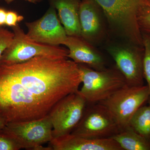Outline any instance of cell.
Segmentation results:
<instances>
[{
    "mask_svg": "<svg viewBox=\"0 0 150 150\" xmlns=\"http://www.w3.org/2000/svg\"><path fill=\"white\" fill-rule=\"evenodd\" d=\"M81 83L78 64L68 58L38 56L0 65V115L7 123L41 119Z\"/></svg>",
    "mask_w": 150,
    "mask_h": 150,
    "instance_id": "6da1fadb",
    "label": "cell"
},
{
    "mask_svg": "<svg viewBox=\"0 0 150 150\" xmlns=\"http://www.w3.org/2000/svg\"><path fill=\"white\" fill-rule=\"evenodd\" d=\"M102 9L110 32L123 41L143 46L138 23L140 13L150 0H95Z\"/></svg>",
    "mask_w": 150,
    "mask_h": 150,
    "instance_id": "7a4b0ae2",
    "label": "cell"
},
{
    "mask_svg": "<svg viewBox=\"0 0 150 150\" xmlns=\"http://www.w3.org/2000/svg\"><path fill=\"white\" fill-rule=\"evenodd\" d=\"M82 86L78 91L87 104L105 100L126 84L116 67L96 70L87 65L78 64Z\"/></svg>",
    "mask_w": 150,
    "mask_h": 150,
    "instance_id": "3957f363",
    "label": "cell"
},
{
    "mask_svg": "<svg viewBox=\"0 0 150 150\" xmlns=\"http://www.w3.org/2000/svg\"><path fill=\"white\" fill-rule=\"evenodd\" d=\"M12 28L14 33L13 39L1 56L0 65L22 63L38 56L68 58V49L33 40L18 24Z\"/></svg>",
    "mask_w": 150,
    "mask_h": 150,
    "instance_id": "277c9868",
    "label": "cell"
},
{
    "mask_svg": "<svg viewBox=\"0 0 150 150\" xmlns=\"http://www.w3.org/2000/svg\"><path fill=\"white\" fill-rule=\"evenodd\" d=\"M52 130L48 115L38 120L7 123L2 131L14 140L21 149L51 150L48 146L43 145L53 139Z\"/></svg>",
    "mask_w": 150,
    "mask_h": 150,
    "instance_id": "5b68a950",
    "label": "cell"
},
{
    "mask_svg": "<svg viewBox=\"0 0 150 150\" xmlns=\"http://www.w3.org/2000/svg\"><path fill=\"white\" fill-rule=\"evenodd\" d=\"M149 97L147 86H133L126 84L99 103L110 111L121 130L129 126L132 116L139 108L148 102Z\"/></svg>",
    "mask_w": 150,
    "mask_h": 150,
    "instance_id": "8992f818",
    "label": "cell"
},
{
    "mask_svg": "<svg viewBox=\"0 0 150 150\" xmlns=\"http://www.w3.org/2000/svg\"><path fill=\"white\" fill-rule=\"evenodd\" d=\"M121 131L110 111L101 103L89 104L71 134L90 139L111 138Z\"/></svg>",
    "mask_w": 150,
    "mask_h": 150,
    "instance_id": "52a82bcc",
    "label": "cell"
},
{
    "mask_svg": "<svg viewBox=\"0 0 150 150\" xmlns=\"http://www.w3.org/2000/svg\"><path fill=\"white\" fill-rule=\"evenodd\" d=\"M124 42L110 44L107 47V52L114 60L115 67L123 75L127 85H144V47Z\"/></svg>",
    "mask_w": 150,
    "mask_h": 150,
    "instance_id": "ba28073f",
    "label": "cell"
},
{
    "mask_svg": "<svg viewBox=\"0 0 150 150\" xmlns=\"http://www.w3.org/2000/svg\"><path fill=\"white\" fill-rule=\"evenodd\" d=\"M87 105L78 91L58 101L48 114L53 126V139L71 134L80 121Z\"/></svg>",
    "mask_w": 150,
    "mask_h": 150,
    "instance_id": "9c48e42d",
    "label": "cell"
},
{
    "mask_svg": "<svg viewBox=\"0 0 150 150\" xmlns=\"http://www.w3.org/2000/svg\"><path fill=\"white\" fill-rule=\"evenodd\" d=\"M28 36L33 40L51 46L63 45L67 35L56 13L50 6L42 17L35 21L25 22Z\"/></svg>",
    "mask_w": 150,
    "mask_h": 150,
    "instance_id": "30bf717a",
    "label": "cell"
},
{
    "mask_svg": "<svg viewBox=\"0 0 150 150\" xmlns=\"http://www.w3.org/2000/svg\"><path fill=\"white\" fill-rule=\"evenodd\" d=\"M79 18L81 37L94 46L104 40L107 35V21L95 0H81Z\"/></svg>",
    "mask_w": 150,
    "mask_h": 150,
    "instance_id": "8fae6325",
    "label": "cell"
},
{
    "mask_svg": "<svg viewBox=\"0 0 150 150\" xmlns=\"http://www.w3.org/2000/svg\"><path fill=\"white\" fill-rule=\"evenodd\" d=\"M48 146L51 150H123L112 138L90 139L71 134L54 138Z\"/></svg>",
    "mask_w": 150,
    "mask_h": 150,
    "instance_id": "7c38bea8",
    "label": "cell"
},
{
    "mask_svg": "<svg viewBox=\"0 0 150 150\" xmlns=\"http://www.w3.org/2000/svg\"><path fill=\"white\" fill-rule=\"evenodd\" d=\"M63 45L69 50L68 58L76 64L87 65L96 70L105 69V61L102 55L93 45L81 36L67 35Z\"/></svg>",
    "mask_w": 150,
    "mask_h": 150,
    "instance_id": "4fadbf2b",
    "label": "cell"
},
{
    "mask_svg": "<svg viewBox=\"0 0 150 150\" xmlns=\"http://www.w3.org/2000/svg\"><path fill=\"white\" fill-rule=\"evenodd\" d=\"M58 11V16L67 35L81 36L79 11L81 0H48Z\"/></svg>",
    "mask_w": 150,
    "mask_h": 150,
    "instance_id": "5bb4252c",
    "label": "cell"
},
{
    "mask_svg": "<svg viewBox=\"0 0 150 150\" xmlns=\"http://www.w3.org/2000/svg\"><path fill=\"white\" fill-rule=\"evenodd\" d=\"M111 138L123 150H150V142L129 126Z\"/></svg>",
    "mask_w": 150,
    "mask_h": 150,
    "instance_id": "9a60e30c",
    "label": "cell"
},
{
    "mask_svg": "<svg viewBox=\"0 0 150 150\" xmlns=\"http://www.w3.org/2000/svg\"><path fill=\"white\" fill-rule=\"evenodd\" d=\"M129 126L150 142V105L139 108L131 117Z\"/></svg>",
    "mask_w": 150,
    "mask_h": 150,
    "instance_id": "2e32d148",
    "label": "cell"
},
{
    "mask_svg": "<svg viewBox=\"0 0 150 150\" xmlns=\"http://www.w3.org/2000/svg\"><path fill=\"white\" fill-rule=\"evenodd\" d=\"M143 45L144 49L143 59V72L144 79L149 91L148 103L150 105V34L142 33Z\"/></svg>",
    "mask_w": 150,
    "mask_h": 150,
    "instance_id": "e0dca14e",
    "label": "cell"
},
{
    "mask_svg": "<svg viewBox=\"0 0 150 150\" xmlns=\"http://www.w3.org/2000/svg\"><path fill=\"white\" fill-rule=\"evenodd\" d=\"M138 23L142 33L150 34V6L145 8L140 13Z\"/></svg>",
    "mask_w": 150,
    "mask_h": 150,
    "instance_id": "ac0fdd59",
    "label": "cell"
},
{
    "mask_svg": "<svg viewBox=\"0 0 150 150\" xmlns=\"http://www.w3.org/2000/svg\"><path fill=\"white\" fill-rule=\"evenodd\" d=\"M13 36V32L0 26V58L12 41Z\"/></svg>",
    "mask_w": 150,
    "mask_h": 150,
    "instance_id": "d6986e66",
    "label": "cell"
},
{
    "mask_svg": "<svg viewBox=\"0 0 150 150\" xmlns=\"http://www.w3.org/2000/svg\"><path fill=\"white\" fill-rule=\"evenodd\" d=\"M21 149L15 141L2 130L0 131V150Z\"/></svg>",
    "mask_w": 150,
    "mask_h": 150,
    "instance_id": "ffe728a7",
    "label": "cell"
},
{
    "mask_svg": "<svg viewBox=\"0 0 150 150\" xmlns=\"http://www.w3.org/2000/svg\"><path fill=\"white\" fill-rule=\"evenodd\" d=\"M23 16L18 15V14L13 11H7L6 18V25L11 27L16 26L18 23L23 20Z\"/></svg>",
    "mask_w": 150,
    "mask_h": 150,
    "instance_id": "44dd1931",
    "label": "cell"
},
{
    "mask_svg": "<svg viewBox=\"0 0 150 150\" xmlns=\"http://www.w3.org/2000/svg\"><path fill=\"white\" fill-rule=\"evenodd\" d=\"M7 11L3 8H0V26L6 25V18Z\"/></svg>",
    "mask_w": 150,
    "mask_h": 150,
    "instance_id": "7402d4cb",
    "label": "cell"
},
{
    "mask_svg": "<svg viewBox=\"0 0 150 150\" xmlns=\"http://www.w3.org/2000/svg\"><path fill=\"white\" fill-rule=\"evenodd\" d=\"M7 123L5 120L4 118L0 115V131H2L5 128Z\"/></svg>",
    "mask_w": 150,
    "mask_h": 150,
    "instance_id": "603a6c76",
    "label": "cell"
},
{
    "mask_svg": "<svg viewBox=\"0 0 150 150\" xmlns=\"http://www.w3.org/2000/svg\"><path fill=\"white\" fill-rule=\"evenodd\" d=\"M4 1L7 4H10L14 0H4ZM24 1L32 3V4H36L42 1V0H24Z\"/></svg>",
    "mask_w": 150,
    "mask_h": 150,
    "instance_id": "cb8c5ba5",
    "label": "cell"
},
{
    "mask_svg": "<svg viewBox=\"0 0 150 150\" xmlns=\"http://www.w3.org/2000/svg\"></svg>",
    "mask_w": 150,
    "mask_h": 150,
    "instance_id": "d4e9b609",
    "label": "cell"
}]
</instances>
